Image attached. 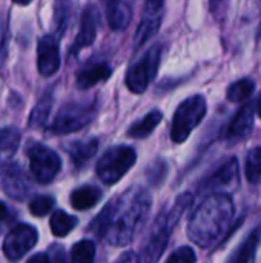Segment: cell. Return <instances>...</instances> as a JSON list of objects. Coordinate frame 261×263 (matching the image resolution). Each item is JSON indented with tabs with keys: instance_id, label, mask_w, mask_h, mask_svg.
Returning <instances> with one entry per match:
<instances>
[{
	"instance_id": "cell-1",
	"label": "cell",
	"mask_w": 261,
	"mask_h": 263,
	"mask_svg": "<svg viewBox=\"0 0 261 263\" xmlns=\"http://www.w3.org/2000/svg\"><path fill=\"white\" fill-rule=\"evenodd\" d=\"M152 196L146 188L132 186L112 199L89 225V231L112 247L131 243L146 222Z\"/></svg>"
},
{
	"instance_id": "cell-2",
	"label": "cell",
	"mask_w": 261,
	"mask_h": 263,
	"mask_svg": "<svg viewBox=\"0 0 261 263\" xmlns=\"http://www.w3.org/2000/svg\"><path fill=\"white\" fill-rule=\"evenodd\" d=\"M234 216L235 206L229 193L209 194L191 216L188 236L200 248H211L222 240Z\"/></svg>"
},
{
	"instance_id": "cell-3",
	"label": "cell",
	"mask_w": 261,
	"mask_h": 263,
	"mask_svg": "<svg viewBox=\"0 0 261 263\" xmlns=\"http://www.w3.org/2000/svg\"><path fill=\"white\" fill-rule=\"evenodd\" d=\"M97 111H98V102L95 97L86 100L68 102L58 109L51 125V131L54 134H71L80 131L95 119Z\"/></svg>"
},
{
	"instance_id": "cell-4",
	"label": "cell",
	"mask_w": 261,
	"mask_h": 263,
	"mask_svg": "<svg viewBox=\"0 0 261 263\" xmlns=\"http://www.w3.org/2000/svg\"><path fill=\"white\" fill-rule=\"evenodd\" d=\"M208 111L206 99L200 94L191 96L183 100L175 109L171 128V140L175 143H183L188 140L191 133L202 123Z\"/></svg>"
},
{
	"instance_id": "cell-5",
	"label": "cell",
	"mask_w": 261,
	"mask_h": 263,
	"mask_svg": "<svg viewBox=\"0 0 261 263\" xmlns=\"http://www.w3.org/2000/svg\"><path fill=\"white\" fill-rule=\"evenodd\" d=\"M135 162L137 153L132 146L117 145L106 149V153L100 157L95 173L105 185H115L135 165Z\"/></svg>"
},
{
	"instance_id": "cell-6",
	"label": "cell",
	"mask_w": 261,
	"mask_h": 263,
	"mask_svg": "<svg viewBox=\"0 0 261 263\" xmlns=\"http://www.w3.org/2000/svg\"><path fill=\"white\" fill-rule=\"evenodd\" d=\"M163 46L160 43L152 45L126 72V86L134 94H142L146 91L149 83L155 79L158 72V65L162 62Z\"/></svg>"
},
{
	"instance_id": "cell-7",
	"label": "cell",
	"mask_w": 261,
	"mask_h": 263,
	"mask_svg": "<svg viewBox=\"0 0 261 263\" xmlns=\"http://www.w3.org/2000/svg\"><path fill=\"white\" fill-rule=\"evenodd\" d=\"M175 222L169 216L168 210L160 213L154 220L146 240L142 245L138 262H158L169 243V236L175 228Z\"/></svg>"
},
{
	"instance_id": "cell-8",
	"label": "cell",
	"mask_w": 261,
	"mask_h": 263,
	"mask_svg": "<svg viewBox=\"0 0 261 263\" xmlns=\"http://www.w3.org/2000/svg\"><path fill=\"white\" fill-rule=\"evenodd\" d=\"M29 168L38 183H51L62 170V160L55 151L43 143H31L28 146Z\"/></svg>"
},
{
	"instance_id": "cell-9",
	"label": "cell",
	"mask_w": 261,
	"mask_h": 263,
	"mask_svg": "<svg viewBox=\"0 0 261 263\" xmlns=\"http://www.w3.org/2000/svg\"><path fill=\"white\" fill-rule=\"evenodd\" d=\"M238 160L235 157L226 160L218 166L211 176H208L198 186L200 194H214V193H231L235 191L240 185L238 179Z\"/></svg>"
},
{
	"instance_id": "cell-10",
	"label": "cell",
	"mask_w": 261,
	"mask_h": 263,
	"mask_svg": "<svg viewBox=\"0 0 261 263\" xmlns=\"http://www.w3.org/2000/svg\"><path fill=\"white\" fill-rule=\"evenodd\" d=\"M0 188L14 200H26L31 194V183L23 168L15 162H3L0 165Z\"/></svg>"
},
{
	"instance_id": "cell-11",
	"label": "cell",
	"mask_w": 261,
	"mask_h": 263,
	"mask_svg": "<svg viewBox=\"0 0 261 263\" xmlns=\"http://www.w3.org/2000/svg\"><path fill=\"white\" fill-rule=\"evenodd\" d=\"M38 239V233L34 227L22 223L14 227L3 242V254L8 260H20L28 251H31Z\"/></svg>"
},
{
	"instance_id": "cell-12",
	"label": "cell",
	"mask_w": 261,
	"mask_h": 263,
	"mask_svg": "<svg viewBox=\"0 0 261 263\" xmlns=\"http://www.w3.org/2000/svg\"><path fill=\"white\" fill-rule=\"evenodd\" d=\"M163 9H165V0H146L142 14V22L134 37L135 48L143 46L158 32V28L163 22Z\"/></svg>"
},
{
	"instance_id": "cell-13",
	"label": "cell",
	"mask_w": 261,
	"mask_h": 263,
	"mask_svg": "<svg viewBox=\"0 0 261 263\" xmlns=\"http://www.w3.org/2000/svg\"><path fill=\"white\" fill-rule=\"evenodd\" d=\"M100 23V11L95 5H88L82 14V23L80 31L74 40V45L71 48V54L77 55L82 49L91 46L97 37V29Z\"/></svg>"
},
{
	"instance_id": "cell-14",
	"label": "cell",
	"mask_w": 261,
	"mask_h": 263,
	"mask_svg": "<svg viewBox=\"0 0 261 263\" xmlns=\"http://www.w3.org/2000/svg\"><path fill=\"white\" fill-rule=\"evenodd\" d=\"M37 68L43 77L54 76L60 68V51H58V40L46 34L40 39L37 46Z\"/></svg>"
},
{
	"instance_id": "cell-15",
	"label": "cell",
	"mask_w": 261,
	"mask_h": 263,
	"mask_svg": "<svg viewBox=\"0 0 261 263\" xmlns=\"http://www.w3.org/2000/svg\"><path fill=\"white\" fill-rule=\"evenodd\" d=\"M254 114L255 111L252 103L243 105L235 114V117L232 119V122L229 123L226 131V139L231 142H240L249 137L254 128V117H255Z\"/></svg>"
},
{
	"instance_id": "cell-16",
	"label": "cell",
	"mask_w": 261,
	"mask_h": 263,
	"mask_svg": "<svg viewBox=\"0 0 261 263\" xmlns=\"http://www.w3.org/2000/svg\"><path fill=\"white\" fill-rule=\"evenodd\" d=\"M112 74V68L106 62H97L85 69H82L77 74V88L80 89H88L95 86L100 82H106Z\"/></svg>"
},
{
	"instance_id": "cell-17",
	"label": "cell",
	"mask_w": 261,
	"mask_h": 263,
	"mask_svg": "<svg viewBox=\"0 0 261 263\" xmlns=\"http://www.w3.org/2000/svg\"><path fill=\"white\" fill-rule=\"evenodd\" d=\"M106 17L112 31H123L132 20V9L125 0H106Z\"/></svg>"
},
{
	"instance_id": "cell-18",
	"label": "cell",
	"mask_w": 261,
	"mask_h": 263,
	"mask_svg": "<svg viewBox=\"0 0 261 263\" xmlns=\"http://www.w3.org/2000/svg\"><path fill=\"white\" fill-rule=\"evenodd\" d=\"M98 149V140L97 139H88V140H77L66 146V151L72 160V163L77 168H82L86 162H89Z\"/></svg>"
},
{
	"instance_id": "cell-19",
	"label": "cell",
	"mask_w": 261,
	"mask_h": 263,
	"mask_svg": "<svg viewBox=\"0 0 261 263\" xmlns=\"http://www.w3.org/2000/svg\"><path fill=\"white\" fill-rule=\"evenodd\" d=\"M103 193L100 188L92 186V185H85L71 193V205L77 211H86L95 206L100 202Z\"/></svg>"
},
{
	"instance_id": "cell-20",
	"label": "cell",
	"mask_w": 261,
	"mask_h": 263,
	"mask_svg": "<svg viewBox=\"0 0 261 263\" xmlns=\"http://www.w3.org/2000/svg\"><path fill=\"white\" fill-rule=\"evenodd\" d=\"M162 120H163V112L158 109H154V111L148 112L143 119L132 123L128 131V136L132 139H146L154 133V129L158 126V123Z\"/></svg>"
},
{
	"instance_id": "cell-21",
	"label": "cell",
	"mask_w": 261,
	"mask_h": 263,
	"mask_svg": "<svg viewBox=\"0 0 261 263\" xmlns=\"http://www.w3.org/2000/svg\"><path fill=\"white\" fill-rule=\"evenodd\" d=\"M261 242V227L255 228L249 237L245 240V243L238 248L237 254L232 256L229 260H234L237 263H249L255 260V253H257V248Z\"/></svg>"
},
{
	"instance_id": "cell-22",
	"label": "cell",
	"mask_w": 261,
	"mask_h": 263,
	"mask_svg": "<svg viewBox=\"0 0 261 263\" xmlns=\"http://www.w3.org/2000/svg\"><path fill=\"white\" fill-rule=\"evenodd\" d=\"M74 12V0H55L54 2V28L58 35H63L71 23Z\"/></svg>"
},
{
	"instance_id": "cell-23",
	"label": "cell",
	"mask_w": 261,
	"mask_h": 263,
	"mask_svg": "<svg viewBox=\"0 0 261 263\" xmlns=\"http://www.w3.org/2000/svg\"><path fill=\"white\" fill-rule=\"evenodd\" d=\"M22 134L15 126L0 128V159L11 157L20 145Z\"/></svg>"
},
{
	"instance_id": "cell-24",
	"label": "cell",
	"mask_w": 261,
	"mask_h": 263,
	"mask_svg": "<svg viewBox=\"0 0 261 263\" xmlns=\"http://www.w3.org/2000/svg\"><path fill=\"white\" fill-rule=\"evenodd\" d=\"M77 222H78L77 217L69 216L65 211L58 210V211H54V214L51 216L49 225H51V231H52L54 236L65 237V236H68L75 228Z\"/></svg>"
},
{
	"instance_id": "cell-25",
	"label": "cell",
	"mask_w": 261,
	"mask_h": 263,
	"mask_svg": "<svg viewBox=\"0 0 261 263\" xmlns=\"http://www.w3.org/2000/svg\"><path fill=\"white\" fill-rule=\"evenodd\" d=\"M254 89H255V83L251 79H242L228 88V100L234 103L246 102L254 94Z\"/></svg>"
},
{
	"instance_id": "cell-26",
	"label": "cell",
	"mask_w": 261,
	"mask_h": 263,
	"mask_svg": "<svg viewBox=\"0 0 261 263\" xmlns=\"http://www.w3.org/2000/svg\"><path fill=\"white\" fill-rule=\"evenodd\" d=\"M246 179L252 185L261 183V146L252 148L246 157Z\"/></svg>"
},
{
	"instance_id": "cell-27",
	"label": "cell",
	"mask_w": 261,
	"mask_h": 263,
	"mask_svg": "<svg viewBox=\"0 0 261 263\" xmlns=\"http://www.w3.org/2000/svg\"><path fill=\"white\" fill-rule=\"evenodd\" d=\"M51 106H52V92H48L46 96H43L40 99V102L32 109L31 117H29V125L31 126H42V125H45V122H46V119L49 116Z\"/></svg>"
},
{
	"instance_id": "cell-28",
	"label": "cell",
	"mask_w": 261,
	"mask_h": 263,
	"mask_svg": "<svg viewBox=\"0 0 261 263\" xmlns=\"http://www.w3.org/2000/svg\"><path fill=\"white\" fill-rule=\"evenodd\" d=\"M95 257V245L91 240H82L71 250V260L74 263H89Z\"/></svg>"
},
{
	"instance_id": "cell-29",
	"label": "cell",
	"mask_w": 261,
	"mask_h": 263,
	"mask_svg": "<svg viewBox=\"0 0 261 263\" xmlns=\"http://www.w3.org/2000/svg\"><path fill=\"white\" fill-rule=\"evenodd\" d=\"M52 208H54V197H51V196H38V197L32 199L29 203V211L35 217L46 216Z\"/></svg>"
},
{
	"instance_id": "cell-30",
	"label": "cell",
	"mask_w": 261,
	"mask_h": 263,
	"mask_svg": "<svg viewBox=\"0 0 261 263\" xmlns=\"http://www.w3.org/2000/svg\"><path fill=\"white\" fill-rule=\"evenodd\" d=\"M195 260H197L195 253H194L191 248H188V247L178 248V250H177L174 254H171L169 259H168V262L169 263H191L195 262Z\"/></svg>"
},
{
	"instance_id": "cell-31",
	"label": "cell",
	"mask_w": 261,
	"mask_h": 263,
	"mask_svg": "<svg viewBox=\"0 0 261 263\" xmlns=\"http://www.w3.org/2000/svg\"><path fill=\"white\" fill-rule=\"evenodd\" d=\"M6 52H8V28L5 20L0 18V66L6 60Z\"/></svg>"
},
{
	"instance_id": "cell-32",
	"label": "cell",
	"mask_w": 261,
	"mask_h": 263,
	"mask_svg": "<svg viewBox=\"0 0 261 263\" xmlns=\"http://www.w3.org/2000/svg\"><path fill=\"white\" fill-rule=\"evenodd\" d=\"M52 260L48 254H37V256H32L31 259H29V263H37V262H42V263H49Z\"/></svg>"
},
{
	"instance_id": "cell-33",
	"label": "cell",
	"mask_w": 261,
	"mask_h": 263,
	"mask_svg": "<svg viewBox=\"0 0 261 263\" xmlns=\"http://www.w3.org/2000/svg\"><path fill=\"white\" fill-rule=\"evenodd\" d=\"M8 217V208L0 202V220H5Z\"/></svg>"
},
{
	"instance_id": "cell-34",
	"label": "cell",
	"mask_w": 261,
	"mask_h": 263,
	"mask_svg": "<svg viewBox=\"0 0 261 263\" xmlns=\"http://www.w3.org/2000/svg\"><path fill=\"white\" fill-rule=\"evenodd\" d=\"M118 260H138V256L137 254H126V256H122Z\"/></svg>"
},
{
	"instance_id": "cell-35",
	"label": "cell",
	"mask_w": 261,
	"mask_h": 263,
	"mask_svg": "<svg viewBox=\"0 0 261 263\" xmlns=\"http://www.w3.org/2000/svg\"><path fill=\"white\" fill-rule=\"evenodd\" d=\"M257 116L261 119V94L260 97H258V100H257Z\"/></svg>"
},
{
	"instance_id": "cell-36",
	"label": "cell",
	"mask_w": 261,
	"mask_h": 263,
	"mask_svg": "<svg viewBox=\"0 0 261 263\" xmlns=\"http://www.w3.org/2000/svg\"><path fill=\"white\" fill-rule=\"evenodd\" d=\"M12 2H15L17 5H23V6H25V5H29L32 0H12Z\"/></svg>"
},
{
	"instance_id": "cell-37",
	"label": "cell",
	"mask_w": 261,
	"mask_h": 263,
	"mask_svg": "<svg viewBox=\"0 0 261 263\" xmlns=\"http://www.w3.org/2000/svg\"><path fill=\"white\" fill-rule=\"evenodd\" d=\"M220 2H223V0H211V3H212V6H217Z\"/></svg>"
}]
</instances>
